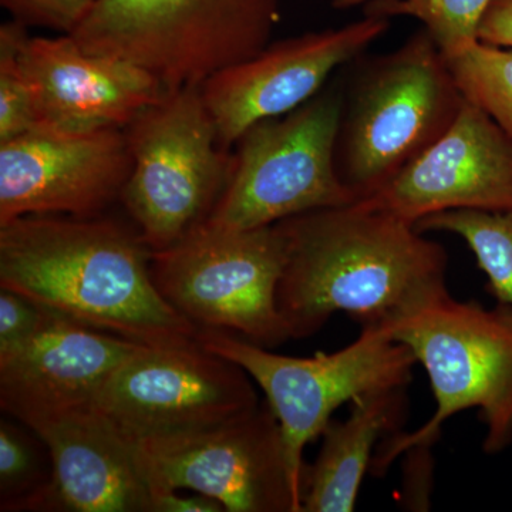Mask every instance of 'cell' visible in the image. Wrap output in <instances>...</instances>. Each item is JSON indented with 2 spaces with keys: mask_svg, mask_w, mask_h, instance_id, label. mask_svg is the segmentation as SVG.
Here are the masks:
<instances>
[{
  "mask_svg": "<svg viewBox=\"0 0 512 512\" xmlns=\"http://www.w3.org/2000/svg\"><path fill=\"white\" fill-rule=\"evenodd\" d=\"M278 225L286 262L276 301L292 339L315 335L335 313L384 328L450 293L446 249L386 212L355 202Z\"/></svg>",
  "mask_w": 512,
  "mask_h": 512,
  "instance_id": "1",
  "label": "cell"
},
{
  "mask_svg": "<svg viewBox=\"0 0 512 512\" xmlns=\"http://www.w3.org/2000/svg\"><path fill=\"white\" fill-rule=\"evenodd\" d=\"M0 286L141 345L197 338L154 284L151 249L138 231L100 215H26L0 225Z\"/></svg>",
  "mask_w": 512,
  "mask_h": 512,
  "instance_id": "2",
  "label": "cell"
},
{
  "mask_svg": "<svg viewBox=\"0 0 512 512\" xmlns=\"http://www.w3.org/2000/svg\"><path fill=\"white\" fill-rule=\"evenodd\" d=\"M466 97L426 29L357 69L343 99L336 167L357 201L382 190L457 119Z\"/></svg>",
  "mask_w": 512,
  "mask_h": 512,
  "instance_id": "3",
  "label": "cell"
},
{
  "mask_svg": "<svg viewBox=\"0 0 512 512\" xmlns=\"http://www.w3.org/2000/svg\"><path fill=\"white\" fill-rule=\"evenodd\" d=\"M390 338L412 350L429 376L436 410L414 431H397L377 448L373 473L383 474L397 457L431 447L447 420L468 409L480 410L483 450L500 454L512 444V308L497 303L443 296L384 326Z\"/></svg>",
  "mask_w": 512,
  "mask_h": 512,
  "instance_id": "4",
  "label": "cell"
},
{
  "mask_svg": "<svg viewBox=\"0 0 512 512\" xmlns=\"http://www.w3.org/2000/svg\"><path fill=\"white\" fill-rule=\"evenodd\" d=\"M281 0H96L72 36L140 67L167 92L201 87L271 43Z\"/></svg>",
  "mask_w": 512,
  "mask_h": 512,
  "instance_id": "5",
  "label": "cell"
},
{
  "mask_svg": "<svg viewBox=\"0 0 512 512\" xmlns=\"http://www.w3.org/2000/svg\"><path fill=\"white\" fill-rule=\"evenodd\" d=\"M345 90L333 83L284 116L258 121L238 141L208 227L245 231L357 202L336 167Z\"/></svg>",
  "mask_w": 512,
  "mask_h": 512,
  "instance_id": "6",
  "label": "cell"
},
{
  "mask_svg": "<svg viewBox=\"0 0 512 512\" xmlns=\"http://www.w3.org/2000/svg\"><path fill=\"white\" fill-rule=\"evenodd\" d=\"M197 342L237 363L265 393L281 426L293 484L302 497L305 448L322 436L343 404L365 394L407 389L417 365L412 350L380 326L360 328L345 348L312 357L278 355L221 330L198 329Z\"/></svg>",
  "mask_w": 512,
  "mask_h": 512,
  "instance_id": "7",
  "label": "cell"
},
{
  "mask_svg": "<svg viewBox=\"0 0 512 512\" xmlns=\"http://www.w3.org/2000/svg\"><path fill=\"white\" fill-rule=\"evenodd\" d=\"M285 262L278 224L227 231L202 222L171 247L151 251V275L165 301L195 328L271 349L292 339L276 301Z\"/></svg>",
  "mask_w": 512,
  "mask_h": 512,
  "instance_id": "8",
  "label": "cell"
},
{
  "mask_svg": "<svg viewBox=\"0 0 512 512\" xmlns=\"http://www.w3.org/2000/svg\"><path fill=\"white\" fill-rule=\"evenodd\" d=\"M124 130L133 167L121 200L147 247L161 251L210 217L232 160L201 87L165 93Z\"/></svg>",
  "mask_w": 512,
  "mask_h": 512,
  "instance_id": "9",
  "label": "cell"
},
{
  "mask_svg": "<svg viewBox=\"0 0 512 512\" xmlns=\"http://www.w3.org/2000/svg\"><path fill=\"white\" fill-rule=\"evenodd\" d=\"M153 498L170 490L214 498L225 512H302L281 426L268 403L191 433L136 441Z\"/></svg>",
  "mask_w": 512,
  "mask_h": 512,
  "instance_id": "10",
  "label": "cell"
},
{
  "mask_svg": "<svg viewBox=\"0 0 512 512\" xmlns=\"http://www.w3.org/2000/svg\"><path fill=\"white\" fill-rule=\"evenodd\" d=\"M254 380L197 339L144 346L111 376L96 407L131 441L208 429L255 409Z\"/></svg>",
  "mask_w": 512,
  "mask_h": 512,
  "instance_id": "11",
  "label": "cell"
},
{
  "mask_svg": "<svg viewBox=\"0 0 512 512\" xmlns=\"http://www.w3.org/2000/svg\"><path fill=\"white\" fill-rule=\"evenodd\" d=\"M389 28L390 18L366 12L342 28L269 43L251 59L214 74L201 90L221 146H234L258 121L284 116L313 99L333 73L359 59Z\"/></svg>",
  "mask_w": 512,
  "mask_h": 512,
  "instance_id": "12",
  "label": "cell"
},
{
  "mask_svg": "<svg viewBox=\"0 0 512 512\" xmlns=\"http://www.w3.org/2000/svg\"><path fill=\"white\" fill-rule=\"evenodd\" d=\"M126 130L67 133L36 127L0 143V225L26 215L99 217L123 195Z\"/></svg>",
  "mask_w": 512,
  "mask_h": 512,
  "instance_id": "13",
  "label": "cell"
},
{
  "mask_svg": "<svg viewBox=\"0 0 512 512\" xmlns=\"http://www.w3.org/2000/svg\"><path fill=\"white\" fill-rule=\"evenodd\" d=\"M356 204L416 225L457 210H512V140L466 99L457 119L382 190Z\"/></svg>",
  "mask_w": 512,
  "mask_h": 512,
  "instance_id": "14",
  "label": "cell"
},
{
  "mask_svg": "<svg viewBox=\"0 0 512 512\" xmlns=\"http://www.w3.org/2000/svg\"><path fill=\"white\" fill-rule=\"evenodd\" d=\"M144 346L47 309L35 338L0 360V409L35 430L94 406L111 376Z\"/></svg>",
  "mask_w": 512,
  "mask_h": 512,
  "instance_id": "15",
  "label": "cell"
},
{
  "mask_svg": "<svg viewBox=\"0 0 512 512\" xmlns=\"http://www.w3.org/2000/svg\"><path fill=\"white\" fill-rule=\"evenodd\" d=\"M19 56L35 97L37 127L124 130L167 93L140 67L92 55L69 35L47 39L26 33Z\"/></svg>",
  "mask_w": 512,
  "mask_h": 512,
  "instance_id": "16",
  "label": "cell"
},
{
  "mask_svg": "<svg viewBox=\"0 0 512 512\" xmlns=\"http://www.w3.org/2000/svg\"><path fill=\"white\" fill-rule=\"evenodd\" d=\"M55 466L47 512H154V498L136 443L96 404L35 429Z\"/></svg>",
  "mask_w": 512,
  "mask_h": 512,
  "instance_id": "17",
  "label": "cell"
},
{
  "mask_svg": "<svg viewBox=\"0 0 512 512\" xmlns=\"http://www.w3.org/2000/svg\"><path fill=\"white\" fill-rule=\"evenodd\" d=\"M406 389L365 394L350 403L346 420H330L322 446L302 480V512H352L380 441L406 417Z\"/></svg>",
  "mask_w": 512,
  "mask_h": 512,
  "instance_id": "18",
  "label": "cell"
},
{
  "mask_svg": "<svg viewBox=\"0 0 512 512\" xmlns=\"http://www.w3.org/2000/svg\"><path fill=\"white\" fill-rule=\"evenodd\" d=\"M55 481L45 440L22 421L0 419V511L47 512Z\"/></svg>",
  "mask_w": 512,
  "mask_h": 512,
  "instance_id": "19",
  "label": "cell"
},
{
  "mask_svg": "<svg viewBox=\"0 0 512 512\" xmlns=\"http://www.w3.org/2000/svg\"><path fill=\"white\" fill-rule=\"evenodd\" d=\"M424 232H447L466 242L478 269L487 276V292L512 308V210H457L417 222Z\"/></svg>",
  "mask_w": 512,
  "mask_h": 512,
  "instance_id": "20",
  "label": "cell"
},
{
  "mask_svg": "<svg viewBox=\"0 0 512 512\" xmlns=\"http://www.w3.org/2000/svg\"><path fill=\"white\" fill-rule=\"evenodd\" d=\"M493 0H332L338 10L365 6L366 12L419 20L444 55L463 52L478 40V26Z\"/></svg>",
  "mask_w": 512,
  "mask_h": 512,
  "instance_id": "21",
  "label": "cell"
},
{
  "mask_svg": "<svg viewBox=\"0 0 512 512\" xmlns=\"http://www.w3.org/2000/svg\"><path fill=\"white\" fill-rule=\"evenodd\" d=\"M461 93L484 110L512 140V49L477 40L446 56Z\"/></svg>",
  "mask_w": 512,
  "mask_h": 512,
  "instance_id": "22",
  "label": "cell"
},
{
  "mask_svg": "<svg viewBox=\"0 0 512 512\" xmlns=\"http://www.w3.org/2000/svg\"><path fill=\"white\" fill-rule=\"evenodd\" d=\"M26 26L12 20L0 28V143L37 127L35 97L20 62Z\"/></svg>",
  "mask_w": 512,
  "mask_h": 512,
  "instance_id": "23",
  "label": "cell"
},
{
  "mask_svg": "<svg viewBox=\"0 0 512 512\" xmlns=\"http://www.w3.org/2000/svg\"><path fill=\"white\" fill-rule=\"evenodd\" d=\"M47 309L22 293L0 286V360L18 353L35 338Z\"/></svg>",
  "mask_w": 512,
  "mask_h": 512,
  "instance_id": "24",
  "label": "cell"
},
{
  "mask_svg": "<svg viewBox=\"0 0 512 512\" xmlns=\"http://www.w3.org/2000/svg\"><path fill=\"white\" fill-rule=\"evenodd\" d=\"M13 20L72 35L92 12L96 0H0Z\"/></svg>",
  "mask_w": 512,
  "mask_h": 512,
  "instance_id": "25",
  "label": "cell"
},
{
  "mask_svg": "<svg viewBox=\"0 0 512 512\" xmlns=\"http://www.w3.org/2000/svg\"><path fill=\"white\" fill-rule=\"evenodd\" d=\"M478 40L512 49V0H493L478 26Z\"/></svg>",
  "mask_w": 512,
  "mask_h": 512,
  "instance_id": "26",
  "label": "cell"
},
{
  "mask_svg": "<svg viewBox=\"0 0 512 512\" xmlns=\"http://www.w3.org/2000/svg\"><path fill=\"white\" fill-rule=\"evenodd\" d=\"M154 512H225V508L204 494H181V490H170L154 497Z\"/></svg>",
  "mask_w": 512,
  "mask_h": 512,
  "instance_id": "27",
  "label": "cell"
}]
</instances>
